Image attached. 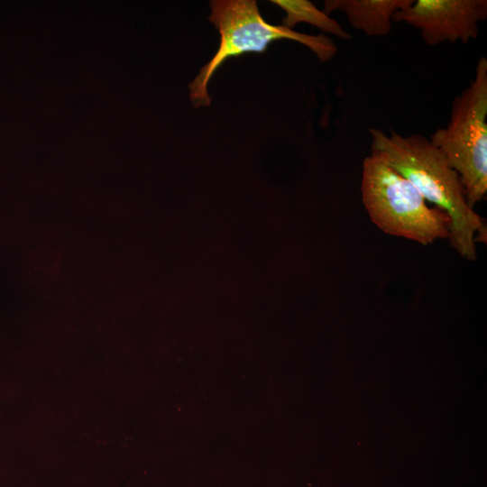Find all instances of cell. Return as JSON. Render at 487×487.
I'll return each instance as SVG.
<instances>
[{"label": "cell", "mask_w": 487, "mask_h": 487, "mask_svg": "<svg viewBox=\"0 0 487 487\" xmlns=\"http://www.w3.org/2000/svg\"><path fill=\"white\" fill-rule=\"evenodd\" d=\"M372 154L407 179L426 201L450 219L451 246L469 261L476 259V234L483 219L470 207L458 174L429 139L419 133L403 136L392 130H369Z\"/></svg>", "instance_id": "6da1fadb"}, {"label": "cell", "mask_w": 487, "mask_h": 487, "mask_svg": "<svg viewBox=\"0 0 487 487\" xmlns=\"http://www.w3.org/2000/svg\"><path fill=\"white\" fill-rule=\"evenodd\" d=\"M210 9L208 20L218 30L220 44L213 58L188 85L195 107L210 105L207 84L228 58L248 52L262 53L271 42L280 39L304 44L322 62L329 61L337 52L336 44L324 34L308 35L268 23L262 17L255 0H214L210 1Z\"/></svg>", "instance_id": "7a4b0ae2"}, {"label": "cell", "mask_w": 487, "mask_h": 487, "mask_svg": "<svg viewBox=\"0 0 487 487\" xmlns=\"http://www.w3.org/2000/svg\"><path fill=\"white\" fill-rule=\"evenodd\" d=\"M361 194L371 220L385 234L423 245L449 237L448 216L430 207L407 179L373 154L363 162Z\"/></svg>", "instance_id": "3957f363"}, {"label": "cell", "mask_w": 487, "mask_h": 487, "mask_svg": "<svg viewBox=\"0 0 487 487\" xmlns=\"http://www.w3.org/2000/svg\"><path fill=\"white\" fill-rule=\"evenodd\" d=\"M456 171L470 207L487 193V58L476 64L470 86L452 103L446 127L429 138Z\"/></svg>", "instance_id": "277c9868"}, {"label": "cell", "mask_w": 487, "mask_h": 487, "mask_svg": "<svg viewBox=\"0 0 487 487\" xmlns=\"http://www.w3.org/2000/svg\"><path fill=\"white\" fill-rule=\"evenodd\" d=\"M486 18V0H417L397 11L392 21L418 29L423 41L433 46L477 39L479 23Z\"/></svg>", "instance_id": "5b68a950"}, {"label": "cell", "mask_w": 487, "mask_h": 487, "mask_svg": "<svg viewBox=\"0 0 487 487\" xmlns=\"http://www.w3.org/2000/svg\"><path fill=\"white\" fill-rule=\"evenodd\" d=\"M414 0H326L324 12L340 11L353 28L368 36H386L392 28L393 14L408 8Z\"/></svg>", "instance_id": "8992f818"}, {"label": "cell", "mask_w": 487, "mask_h": 487, "mask_svg": "<svg viewBox=\"0 0 487 487\" xmlns=\"http://www.w3.org/2000/svg\"><path fill=\"white\" fill-rule=\"evenodd\" d=\"M286 13L282 19V26L291 29L299 23H308L323 32L333 34L342 40L349 41L352 35L345 32L342 26L324 11L317 9L313 3L308 0H272Z\"/></svg>", "instance_id": "52a82bcc"}]
</instances>
